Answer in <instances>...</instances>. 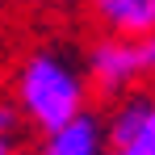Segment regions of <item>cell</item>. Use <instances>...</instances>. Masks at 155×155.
Listing matches in <instances>:
<instances>
[{
  "label": "cell",
  "instance_id": "obj_1",
  "mask_svg": "<svg viewBox=\"0 0 155 155\" xmlns=\"http://www.w3.org/2000/svg\"><path fill=\"white\" fill-rule=\"evenodd\" d=\"M88 76L67 51H29L13 76V105L21 109L29 126L38 130H54L59 122L76 117L88 109Z\"/></svg>",
  "mask_w": 155,
  "mask_h": 155
},
{
  "label": "cell",
  "instance_id": "obj_2",
  "mask_svg": "<svg viewBox=\"0 0 155 155\" xmlns=\"http://www.w3.org/2000/svg\"><path fill=\"white\" fill-rule=\"evenodd\" d=\"M84 76H88V88L105 101L134 92L138 84L155 80V34H143V38L105 34L84 54Z\"/></svg>",
  "mask_w": 155,
  "mask_h": 155
},
{
  "label": "cell",
  "instance_id": "obj_3",
  "mask_svg": "<svg viewBox=\"0 0 155 155\" xmlns=\"http://www.w3.org/2000/svg\"><path fill=\"white\" fill-rule=\"evenodd\" d=\"M38 155H109L105 113L84 109V113H76V117L59 122L54 130H42Z\"/></svg>",
  "mask_w": 155,
  "mask_h": 155
},
{
  "label": "cell",
  "instance_id": "obj_4",
  "mask_svg": "<svg viewBox=\"0 0 155 155\" xmlns=\"http://www.w3.org/2000/svg\"><path fill=\"white\" fill-rule=\"evenodd\" d=\"M92 21L117 38H143L155 34V0H84Z\"/></svg>",
  "mask_w": 155,
  "mask_h": 155
},
{
  "label": "cell",
  "instance_id": "obj_5",
  "mask_svg": "<svg viewBox=\"0 0 155 155\" xmlns=\"http://www.w3.org/2000/svg\"><path fill=\"white\" fill-rule=\"evenodd\" d=\"M109 155H155V130L138 134V138H130V143H113Z\"/></svg>",
  "mask_w": 155,
  "mask_h": 155
},
{
  "label": "cell",
  "instance_id": "obj_6",
  "mask_svg": "<svg viewBox=\"0 0 155 155\" xmlns=\"http://www.w3.org/2000/svg\"><path fill=\"white\" fill-rule=\"evenodd\" d=\"M21 122H25V117H21V109H17L13 101H4V105H0V134H13V138H17Z\"/></svg>",
  "mask_w": 155,
  "mask_h": 155
},
{
  "label": "cell",
  "instance_id": "obj_7",
  "mask_svg": "<svg viewBox=\"0 0 155 155\" xmlns=\"http://www.w3.org/2000/svg\"><path fill=\"white\" fill-rule=\"evenodd\" d=\"M0 155H21V147H17L13 134H0Z\"/></svg>",
  "mask_w": 155,
  "mask_h": 155
}]
</instances>
